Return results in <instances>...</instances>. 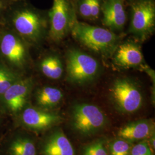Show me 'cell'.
Listing matches in <instances>:
<instances>
[{
    "label": "cell",
    "instance_id": "1",
    "mask_svg": "<svg viewBox=\"0 0 155 155\" xmlns=\"http://www.w3.org/2000/svg\"><path fill=\"white\" fill-rule=\"evenodd\" d=\"M8 16L13 31L24 41L35 43L44 37L47 20L33 8L25 4H14L9 9Z\"/></svg>",
    "mask_w": 155,
    "mask_h": 155
},
{
    "label": "cell",
    "instance_id": "2",
    "mask_svg": "<svg viewBox=\"0 0 155 155\" xmlns=\"http://www.w3.org/2000/svg\"><path fill=\"white\" fill-rule=\"evenodd\" d=\"M71 31L74 39L90 50L103 55L113 53L119 40L116 35L110 30L78 22L75 18Z\"/></svg>",
    "mask_w": 155,
    "mask_h": 155
},
{
    "label": "cell",
    "instance_id": "3",
    "mask_svg": "<svg viewBox=\"0 0 155 155\" xmlns=\"http://www.w3.org/2000/svg\"><path fill=\"white\" fill-rule=\"evenodd\" d=\"M107 120L98 106L86 103L72 107L70 124L74 132L83 136H91L105 127Z\"/></svg>",
    "mask_w": 155,
    "mask_h": 155
},
{
    "label": "cell",
    "instance_id": "4",
    "mask_svg": "<svg viewBox=\"0 0 155 155\" xmlns=\"http://www.w3.org/2000/svg\"><path fill=\"white\" fill-rule=\"evenodd\" d=\"M25 41L12 30L0 33V56L6 66L13 71L24 68L28 61Z\"/></svg>",
    "mask_w": 155,
    "mask_h": 155
},
{
    "label": "cell",
    "instance_id": "5",
    "mask_svg": "<svg viewBox=\"0 0 155 155\" xmlns=\"http://www.w3.org/2000/svg\"><path fill=\"white\" fill-rule=\"evenodd\" d=\"M98 68V62L92 56L78 50H71L68 52L67 76L73 83L89 82L96 76Z\"/></svg>",
    "mask_w": 155,
    "mask_h": 155
},
{
    "label": "cell",
    "instance_id": "6",
    "mask_svg": "<svg viewBox=\"0 0 155 155\" xmlns=\"http://www.w3.org/2000/svg\"><path fill=\"white\" fill-rule=\"evenodd\" d=\"M110 95L118 110L124 113L138 110L143 104V96L139 87L127 79L116 80L110 89Z\"/></svg>",
    "mask_w": 155,
    "mask_h": 155
},
{
    "label": "cell",
    "instance_id": "7",
    "mask_svg": "<svg viewBox=\"0 0 155 155\" xmlns=\"http://www.w3.org/2000/svg\"><path fill=\"white\" fill-rule=\"evenodd\" d=\"M155 6L152 0H139L132 6L129 32L144 41L155 30Z\"/></svg>",
    "mask_w": 155,
    "mask_h": 155
},
{
    "label": "cell",
    "instance_id": "8",
    "mask_svg": "<svg viewBox=\"0 0 155 155\" xmlns=\"http://www.w3.org/2000/svg\"><path fill=\"white\" fill-rule=\"evenodd\" d=\"M75 18L69 0H53V4L49 12L51 38L54 41L63 39L71 30Z\"/></svg>",
    "mask_w": 155,
    "mask_h": 155
},
{
    "label": "cell",
    "instance_id": "9",
    "mask_svg": "<svg viewBox=\"0 0 155 155\" xmlns=\"http://www.w3.org/2000/svg\"><path fill=\"white\" fill-rule=\"evenodd\" d=\"M20 112V124L28 130L36 132L48 130L63 120L59 114L38 107L25 106Z\"/></svg>",
    "mask_w": 155,
    "mask_h": 155
},
{
    "label": "cell",
    "instance_id": "10",
    "mask_svg": "<svg viewBox=\"0 0 155 155\" xmlns=\"http://www.w3.org/2000/svg\"><path fill=\"white\" fill-rule=\"evenodd\" d=\"M32 87L31 79L20 78L0 98L4 110L12 114L20 113L26 106Z\"/></svg>",
    "mask_w": 155,
    "mask_h": 155
},
{
    "label": "cell",
    "instance_id": "11",
    "mask_svg": "<svg viewBox=\"0 0 155 155\" xmlns=\"http://www.w3.org/2000/svg\"><path fill=\"white\" fill-rule=\"evenodd\" d=\"M41 155H75L71 143L61 129L49 133L41 142Z\"/></svg>",
    "mask_w": 155,
    "mask_h": 155
},
{
    "label": "cell",
    "instance_id": "12",
    "mask_svg": "<svg viewBox=\"0 0 155 155\" xmlns=\"http://www.w3.org/2000/svg\"><path fill=\"white\" fill-rule=\"evenodd\" d=\"M101 10L103 22L106 27L113 30H122L127 20L124 0H105Z\"/></svg>",
    "mask_w": 155,
    "mask_h": 155
},
{
    "label": "cell",
    "instance_id": "13",
    "mask_svg": "<svg viewBox=\"0 0 155 155\" xmlns=\"http://www.w3.org/2000/svg\"><path fill=\"white\" fill-rule=\"evenodd\" d=\"M154 129V123L151 120H141L127 124L120 129L117 134L119 138L132 143L148 139L155 133Z\"/></svg>",
    "mask_w": 155,
    "mask_h": 155
},
{
    "label": "cell",
    "instance_id": "14",
    "mask_svg": "<svg viewBox=\"0 0 155 155\" xmlns=\"http://www.w3.org/2000/svg\"><path fill=\"white\" fill-rule=\"evenodd\" d=\"M114 63L122 68L139 66L143 61V55L139 45L131 42L120 45L114 58Z\"/></svg>",
    "mask_w": 155,
    "mask_h": 155
},
{
    "label": "cell",
    "instance_id": "15",
    "mask_svg": "<svg viewBox=\"0 0 155 155\" xmlns=\"http://www.w3.org/2000/svg\"><path fill=\"white\" fill-rule=\"evenodd\" d=\"M6 155H37L35 140L28 134L18 132L15 134L8 141Z\"/></svg>",
    "mask_w": 155,
    "mask_h": 155
},
{
    "label": "cell",
    "instance_id": "16",
    "mask_svg": "<svg viewBox=\"0 0 155 155\" xmlns=\"http://www.w3.org/2000/svg\"><path fill=\"white\" fill-rule=\"evenodd\" d=\"M63 94L61 90L56 87L45 86L38 90L35 95L38 107L50 110L61 102Z\"/></svg>",
    "mask_w": 155,
    "mask_h": 155
},
{
    "label": "cell",
    "instance_id": "17",
    "mask_svg": "<svg viewBox=\"0 0 155 155\" xmlns=\"http://www.w3.org/2000/svg\"><path fill=\"white\" fill-rule=\"evenodd\" d=\"M40 67L43 75L52 79L60 78L63 72L61 61L56 56L45 57L41 61Z\"/></svg>",
    "mask_w": 155,
    "mask_h": 155
},
{
    "label": "cell",
    "instance_id": "18",
    "mask_svg": "<svg viewBox=\"0 0 155 155\" xmlns=\"http://www.w3.org/2000/svg\"><path fill=\"white\" fill-rule=\"evenodd\" d=\"M20 78L16 72L5 66L0 77V98Z\"/></svg>",
    "mask_w": 155,
    "mask_h": 155
},
{
    "label": "cell",
    "instance_id": "19",
    "mask_svg": "<svg viewBox=\"0 0 155 155\" xmlns=\"http://www.w3.org/2000/svg\"><path fill=\"white\" fill-rule=\"evenodd\" d=\"M109 146V155H129L132 144L125 140L118 138L111 141Z\"/></svg>",
    "mask_w": 155,
    "mask_h": 155
},
{
    "label": "cell",
    "instance_id": "20",
    "mask_svg": "<svg viewBox=\"0 0 155 155\" xmlns=\"http://www.w3.org/2000/svg\"><path fill=\"white\" fill-rule=\"evenodd\" d=\"M82 155H109L106 150L105 141L101 139L86 145Z\"/></svg>",
    "mask_w": 155,
    "mask_h": 155
},
{
    "label": "cell",
    "instance_id": "21",
    "mask_svg": "<svg viewBox=\"0 0 155 155\" xmlns=\"http://www.w3.org/2000/svg\"><path fill=\"white\" fill-rule=\"evenodd\" d=\"M152 150L145 140L132 146L129 155H152Z\"/></svg>",
    "mask_w": 155,
    "mask_h": 155
},
{
    "label": "cell",
    "instance_id": "22",
    "mask_svg": "<svg viewBox=\"0 0 155 155\" xmlns=\"http://www.w3.org/2000/svg\"><path fill=\"white\" fill-rule=\"evenodd\" d=\"M79 12L84 18H91V0H82L79 5Z\"/></svg>",
    "mask_w": 155,
    "mask_h": 155
},
{
    "label": "cell",
    "instance_id": "23",
    "mask_svg": "<svg viewBox=\"0 0 155 155\" xmlns=\"http://www.w3.org/2000/svg\"><path fill=\"white\" fill-rule=\"evenodd\" d=\"M100 0H91V18H97L100 15Z\"/></svg>",
    "mask_w": 155,
    "mask_h": 155
},
{
    "label": "cell",
    "instance_id": "24",
    "mask_svg": "<svg viewBox=\"0 0 155 155\" xmlns=\"http://www.w3.org/2000/svg\"><path fill=\"white\" fill-rule=\"evenodd\" d=\"M150 145L151 149L155 150V133H153L150 137Z\"/></svg>",
    "mask_w": 155,
    "mask_h": 155
},
{
    "label": "cell",
    "instance_id": "25",
    "mask_svg": "<svg viewBox=\"0 0 155 155\" xmlns=\"http://www.w3.org/2000/svg\"><path fill=\"white\" fill-rule=\"evenodd\" d=\"M6 8V4L4 0H0V15L5 11V9Z\"/></svg>",
    "mask_w": 155,
    "mask_h": 155
}]
</instances>
